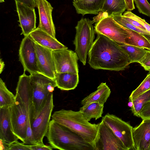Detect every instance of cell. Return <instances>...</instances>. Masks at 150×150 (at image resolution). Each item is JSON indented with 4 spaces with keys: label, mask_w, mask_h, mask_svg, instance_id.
I'll return each instance as SVG.
<instances>
[{
    "label": "cell",
    "mask_w": 150,
    "mask_h": 150,
    "mask_svg": "<svg viewBox=\"0 0 150 150\" xmlns=\"http://www.w3.org/2000/svg\"><path fill=\"white\" fill-rule=\"evenodd\" d=\"M88 54V63L95 69L119 71L130 64L129 56L120 45L103 34L97 33Z\"/></svg>",
    "instance_id": "obj_1"
},
{
    "label": "cell",
    "mask_w": 150,
    "mask_h": 150,
    "mask_svg": "<svg viewBox=\"0 0 150 150\" xmlns=\"http://www.w3.org/2000/svg\"><path fill=\"white\" fill-rule=\"evenodd\" d=\"M51 117L52 120L79 135L93 149L98 133V124L89 122L79 110L75 111L62 109L55 111Z\"/></svg>",
    "instance_id": "obj_2"
},
{
    "label": "cell",
    "mask_w": 150,
    "mask_h": 150,
    "mask_svg": "<svg viewBox=\"0 0 150 150\" xmlns=\"http://www.w3.org/2000/svg\"><path fill=\"white\" fill-rule=\"evenodd\" d=\"M50 145L61 150H94L79 135L54 120L50 121L46 135Z\"/></svg>",
    "instance_id": "obj_3"
},
{
    "label": "cell",
    "mask_w": 150,
    "mask_h": 150,
    "mask_svg": "<svg viewBox=\"0 0 150 150\" xmlns=\"http://www.w3.org/2000/svg\"><path fill=\"white\" fill-rule=\"evenodd\" d=\"M30 76L32 89L33 115L32 122L39 113L49 95L53 93L57 85L55 79L40 73L30 74Z\"/></svg>",
    "instance_id": "obj_4"
},
{
    "label": "cell",
    "mask_w": 150,
    "mask_h": 150,
    "mask_svg": "<svg viewBox=\"0 0 150 150\" xmlns=\"http://www.w3.org/2000/svg\"><path fill=\"white\" fill-rule=\"evenodd\" d=\"M76 34L74 44L75 52L83 65L86 64V59L95 39V31L92 21L82 18L75 27Z\"/></svg>",
    "instance_id": "obj_5"
},
{
    "label": "cell",
    "mask_w": 150,
    "mask_h": 150,
    "mask_svg": "<svg viewBox=\"0 0 150 150\" xmlns=\"http://www.w3.org/2000/svg\"><path fill=\"white\" fill-rule=\"evenodd\" d=\"M15 101L9 108L13 131L23 143L26 135L27 121L30 119L31 104L23 100L19 93L16 92Z\"/></svg>",
    "instance_id": "obj_6"
},
{
    "label": "cell",
    "mask_w": 150,
    "mask_h": 150,
    "mask_svg": "<svg viewBox=\"0 0 150 150\" xmlns=\"http://www.w3.org/2000/svg\"><path fill=\"white\" fill-rule=\"evenodd\" d=\"M54 105L53 93H51L41 110L30 123L33 136L37 144L43 145Z\"/></svg>",
    "instance_id": "obj_7"
},
{
    "label": "cell",
    "mask_w": 150,
    "mask_h": 150,
    "mask_svg": "<svg viewBox=\"0 0 150 150\" xmlns=\"http://www.w3.org/2000/svg\"><path fill=\"white\" fill-rule=\"evenodd\" d=\"M95 32L103 34L119 43L126 44V39L130 37L126 28L119 24L112 16L100 19L95 24Z\"/></svg>",
    "instance_id": "obj_8"
},
{
    "label": "cell",
    "mask_w": 150,
    "mask_h": 150,
    "mask_svg": "<svg viewBox=\"0 0 150 150\" xmlns=\"http://www.w3.org/2000/svg\"><path fill=\"white\" fill-rule=\"evenodd\" d=\"M101 121L109 127L128 149L134 150L132 132L133 127L116 115L108 113Z\"/></svg>",
    "instance_id": "obj_9"
},
{
    "label": "cell",
    "mask_w": 150,
    "mask_h": 150,
    "mask_svg": "<svg viewBox=\"0 0 150 150\" xmlns=\"http://www.w3.org/2000/svg\"><path fill=\"white\" fill-rule=\"evenodd\" d=\"M18 56L24 72L27 71L30 74L39 73L35 42L29 35L24 36L22 40Z\"/></svg>",
    "instance_id": "obj_10"
},
{
    "label": "cell",
    "mask_w": 150,
    "mask_h": 150,
    "mask_svg": "<svg viewBox=\"0 0 150 150\" xmlns=\"http://www.w3.org/2000/svg\"><path fill=\"white\" fill-rule=\"evenodd\" d=\"M94 150H128L104 122L98 124Z\"/></svg>",
    "instance_id": "obj_11"
},
{
    "label": "cell",
    "mask_w": 150,
    "mask_h": 150,
    "mask_svg": "<svg viewBox=\"0 0 150 150\" xmlns=\"http://www.w3.org/2000/svg\"><path fill=\"white\" fill-rule=\"evenodd\" d=\"M56 73H70L78 74V61L76 53L67 48L52 51Z\"/></svg>",
    "instance_id": "obj_12"
},
{
    "label": "cell",
    "mask_w": 150,
    "mask_h": 150,
    "mask_svg": "<svg viewBox=\"0 0 150 150\" xmlns=\"http://www.w3.org/2000/svg\"><path fill=\"white\" fill-rule=\"evenodd\" d=\"M39 73L55 79L56 72L52 51L35 43Z\"/></svg>",
    "instance_id": "obj_13"
},
{
    "label": "cell",
    "mask_w": 150,
    "mask_h": 150,
    "mask_svg": "<svg viewBox=\"0 0 150 150\" xmlns=\"http://www.w3.org/2000/svg\"><path fill=\"white\" fill-rule=\"evenodd\" d=\"M19 26L24 36L28 35L36 28V16L34 8L16 1Z\"/></svg>",
    "instance_id": "obj_14"
},
{
    "label": "cell",
    "mask_w": 150,
    "mask_h": 150,
    "mask_svg": "<svg viewBox=\"0 0 150 150\" xmlns=\"http://www.w3.org/2000/svg\"><path fill=\"white\" fill-rule=\"evenodd\" d=\"M36 3L39 16L38 28L56 38L55 28L52 16L53 7L46 0H36Z\"/></svg>",
    "instance_id": "obj_15"
},
{
    "label": "cell",
    "mask_w": 150,
    "mask_h": 150,
    "mask_svg": "<svg viewBox=\"0 0 150 150\" xmlns=\"http://www.w3.org/2000/svg\"><path fill=\"white\" fill-rule=\"evenodd\" d=\"M132 135L134 150H148L150 142V119L142 120L133 128Z\"/></svg>",
    "instance_id": "obj_16"
},
{
    "label": "cell",
    "mask_w": 150,
    "mask_h": 150,
    "mask_svg": "<svg viewBox=\"0 0 150 150\" xmlns=\"http://www.w3.org/2000/svg\"><path fill=\"white\" fill-rule=\"evenodd\" d=\"M0 139L9 144L19 139L13 131L9 108H0Z\"/></svg>",
    "instance_id": "obj_17"
},
{
    "label": "cell",
    "mask_w": 150,
    "mask_h": 150,
    "mask_svg": "<svg viewBox=\"0 0 150 150\" xmlns=\"http://www.w3.org/2000/svg\"><path fill=\"white\" fill-rule=\"evenodd\" d=\"M29 35L35 43L52 51L68 47L47 33L36 28Z\"/></svg>",
    "instance_id": "obj_18"
},
{
    "label": "cell",
    "mask_w": 150,
    "mask_h": 150,
    "mask_svg": "<svg viewBox=\"0 0 150 150\" xmlns=\"http://www.w3.org/2000/svg\"><path fill=\"white\" fill-rule=\"evenodd\" d=\"M111 91L106 83H101L96 91L84 98L81 101L82 105H86L91 103H97L104 105L110 96Z\"/></svg>",
    "instance_id": "obj_19"
},
{
    "label": "cell",
    "mask_w": 150,
    "mask_h": 150,
    "mask_svg": "<svg viewBox=\"0 0 150 150\" xmlns=\"http://www.w3.org/2000/svg\"><path fill=\"white\" fill-rule=\"evenodd\" d=\"M105 0H79L73 1L77 13L83 16L87 14H98Z\"/></svg>",
    "instance_id": "obj_20"
},
{
    "label": "cell",
    "mask_w": 150,
    "mask_h": 150,
    "mask_svg": "<svg viewBox=\"0 0 150 150\" xmlns=\"http://www.w3.org/2000/svg\"><path fill=\"white\" fill-rule=\"evenodd\" d=\"M55 80L57 87L64 91L75 89L79 82L78 74L70 73H56Z\"/></svg>",
    "instance_id": "obj_21"
},
{
    "label": "cell",
    "mask_w": 150,
    "mask_h": 150,
    "mask_svg": "<svg viewBox=\"0 0 150 150\" xmlns=\"http://www.w3.org/2000/svg\"><path fill=\"white\" fill-rule=\"evenodd\" d=\"M126 9L125 0H105L100 11L104 17L122 14Z\"/></svg>",
    "instance_id": "obj_22"
},
{
    "label": "cell",
    "mask_w": 150,
    "mask_h": 150,
    "mask_svg": "<svg viewBox=\"0 0 150 150\" xmlns=\"http://www.w3.org/2000/svg\"><path fill=\"white\" fill-rule=\"evenodd\" d=\"M104 105L98 103H91L81 107L79 111L83 116L88 121L92 118L96 120L102 117Z\"/></svg>",
    "instance_id": "obj_23"
},
{
    "label": "cell",
    "mask_w": 150,
    "mask_h": 150,
    "mask_svg": "<svg viewBox=\"0 0 150 150\" xmlns=\"http://www.w3.org/2000/svg\"><path fill=\"white\" fill-rule=\"evenodd\" d=\"M126 29L130 36L126 39V44L150 50V41L143 34L135 31Z\"/></svg>",
    "instance_id": "obj_24"
},
{
    "label": "cell",
    "mask_w": 150,
    "mask_h": 150,
    "mask_svg": "<svg viewBox=\"0 0 150 150\" xmlns=\"http://www.w3.org/2000/svg\"><path fill=\"white\" fill-rule=\"evenodd\" d=\"M119 43L127 54L130 63L139 62L146 55L148 50L134 46Z\"/></svg>",
    "instance_id": "obj_25"
},
{
    "label": "cell",
    "mask_w": 150,
    "mask_h": 150,
    "mask_svg": "<svg viewBox=\"0 0 150 150\" xmlns=\"http://www.w3.org/2000/svg\"><path fill=\"white\" fill-rule=\"evenodd\" d=\"M16 96L7 88L5 83L0 79V108H10L14 103Z\"/></svg>",
    "instance_id": "obj_26"
},
{
    "label": "cell",
    "mask_w": 150,
    "mask_h": 150,
    "mask_svg": "<svg viewBox=\"0 0 150 150\" xmlns=\"http://www.w3.org/2000/svg\"><path fill=\"white\" fill-rule=\"evenodd\" d=\"M150 100V89L133 98L129 102H132L131 110L134 115L139 117L140 112L143 106Z\"/></svg>",
    "instance_id": "obj_27"
},
{
    "label": "cell",
    "mask_w": 150,
    "mask_h": 150,
    "mask_svg": "<svg viewBox=\"0 0 150 150\" xmlns=\"http://www.w3.org/2000/svg\"><path fill=\"white\" fill-rule=\"evenodd\" d=\"M114 20L123 27L127 29L135 31L142 34L150 35L146 30L136 27L126 20L122 14L112 16Z\"/></svg>",
    "instance_id": "obj_28"
},
{
    "label": "cell",
    "mask_w": 150,
    "mask_h": 150,
    "mask_svg": "<svg viewBox=\"0 0 150 150\" xmlns=\"http://www.w3.org/2000/svg\"><path fill=\"white\" fill-rule=\"evenodd\" d=\"M150 89V73L149 72L140 85L131 93L129 101L140 94Z\"/></svg>",
    "instance_id": "obj_29"
},
{
    "label": "cell",
    "mask_w": 150,
    "mask_h": 150,
    "mask_svg": "<svg viewBox=\"0 0 150 150\" xmlns=\"http://www.w3.org/2000/svg\"><path fill=\"white\" fill-rule=\"evenodd\" d=\"M139 12L150 17V4L147 0H133Z\"/></svg>",
    "instance_id": "obj_30"
},
{
    "label": "cell",
    "mask_w": 150,
    "mask_h": 150,
    "mask_svg": "<svg viewBox=\"0 0 150 150\" xmlns=\"http://www.w3.org/2000/svg\"><path fill=\"white\" fill-rule=\"evenodd\" d=\"M123 16L131 18L137 21L144 27L147 31L150 33V25L147 23L144 19L134 14L130 11H125Z\"/></svg>",
    "instance_id": "obj_31"
},
{
    "label": "cell",
    "mask_w": 150,
    "mask_h": 150,
    "mask_svg": "<svg viewBox=\"0 0 150 150\" xmlns=\"http://www.w3.org/2000/svg\"><path fill=\"white\" fill-rule=\"evenodd\" d=\"M24 144L28 145L37 144L34 138L31 126L30 118H28L27 121L26 135Z\"/></svg>",
    "instance_id": "obj_32"
},
{
    "label": "cell",
    "mask_w": 150,
    "mask_h": 150,
    "mask_svg": "<svg viewBox=\"0 0 150 150\" xmlns=\"http://www.w3.org/2000/svg\"><path fill=\"white\" fill-rule=\"evenodd\" d=\"M31 150L30 145H28L20 143L18 141L9 144L8 150Z\"/></svg>",
    "instance_id": "obj_33"
},
{
    "label": "cell",
    "mask_w": 150,
    "mask_h": 150,
    "mask_svg": "<svg viewBox=\"0 0 150 150\" xmlns=\"http://www.w3.org/2000/svg\"><path fill=\"white\" fill-rule=\"evenodd\" d=\"M139 117L142 120L150 119V100L143 106L140 112Z\"/></svg>",
    "instance_id": "obj_34"
},
{
    "label": "cell",
    "mask_w": 150,
    "mask_h": 150,
    "mask_svg": "<svg viewBox=\"0 0 150 150\" xmlns=\"http://www.w3.org/2000/svg\"><path fill=\"white\" fill-rule=\"evenodd\" d=\"M146 71H150V50H148L146 55L139 63Z\"/></svg>",
    "instance_id": "obj_35"
},
{
    "label": "cell",
    "mask_w": 150,
    "mask_h": 150,
    "mask_svg": "<svg viewBox=\"0 0 150 150\" xmlns=\"http://www.w3.org/2000/svg\"><path fill=\"white\" fill-rule=\"evenodd\" d=\"M31 150H52L53 148L50 146L45 145L36 144L30 145Z\"/></svg>",
    "instance_id": "obj_36"
},
{
    "label": "cell",
    "mask_w": 150,
    "mask_h": 150,
    "mask_svg": "<svg viewBox=\"0 0 150 150\" xmlns=\"http://www.w3.org/2000/svg\"><path fill=\"white\" fill-rule=\"evenodd\" d=\"M29 6L34 8L36 7V0H15Z\"/></svg>",
    "instance_id": "obj_37"
},
{
    "label": "cell",
    "mask_w": 150,
    "mask_h": 150,
    "mask_svg": "<svg viewBox=\"0 0 150 150\" xmlns=\"http://www.w3.org/2000/svg\"><path fill=\"white\" fill-rule=\"evenodd\" d=\"M123 17L126 20L129 22L130 23H131L133 25L137 28L146 31L145 28H144V27L137 21L128 17H125L124 16Z\"/></svg>",
    "instance_id": "obj_38"
},
{
    "label": "cell",
    "mask_w": 150,
    "mask_h": 150,
    "mask_svg": "<svg viewBox=\"0 0 150 150\" xmlns=\"http://www.w3.org/2000/svg\"><path fill=\"white\" fill-rule=\"evenodd\" d=\"M126 9L127 11H131L135 9V6L133 0H125Z\"/></svg>",
    "instance_id": "obj_39"
},
{
    "label": "cell",
    "mask_w": 150,
    "mask_h": 150,
    "mask_svg": "<svg viewBox=\"0 0 150 150\" xmlns=\"http://www.w3.org/2000/svg\"><path fill=\"white\" fill-rule=\"evenodd\" d=\"M0 140V150H8V146L9 143L3 140Z\"/></svg>",
    "instance_id": "obj_40"
},
{
    "label": "cell",
    "mask_w": 150,
    "mask_h": 150,
    "mask_svg": "<svg viewBox=\"0 0 150 150\" xmlns=\"http://www.w3.org/2000/svg\"><path fill=\"white\" fill-rule=\"evenodd\" d=\"M5 65L4 62L2 60V59H0V73L1 74L3 71Z\"/></svg>",
    "instance_id": "obj_41"
},
{
    "label": "cell",
    "mask_w": 150,
    "mask_h": 150,
    "mask_svg": "<svg viewBox=\"0 0 150 150\" xmlns=\"http://www.w3.org/2000/svg\"><path fill=\"white\" fill-rule=\"evenodd\" d=\"M143 35L147 39L150 41V35L149 34H143Z\"/></svg>",
    "instance_id": "obj_42"
},
{
    "label": "cell",
    "mask_w": 150,
    "mask_h": 150,
    "mask_svg": "<svg viewBox=\"0 0 150 150\" xmlns=\"http://www.w3.org/2000/svg\"><path fill=\"white\" fill-rule=\"evenodd\" d=\"M73 0V2H77L79 1V0Z\"/></svg>",
    "instance_id": "obj_43"
},
{
    "label": "cell",
    "mask_w": 150,
    "mask_h": 150,
    "mask_svg": "<svg viewBox=\"0 0 150 150\" xmlns=\"http://www.w3.org/2000/svg\"><path fill=\"white\" fill-rule=\"evenodd\" d=\"M0 2H4V0H0Z\"/></svg>",
    "instance_id": "obj_44"
},
{
    "label": "cell",
    "mask_w": 150,
    "mask_h": 150,
    "mask_svg": "<svg viewBox=\"0 0 150 150\" xmlns=\"http://www.w3.org/2000/svg\"><path fill=\"white\" fill-rule=\"evenodd\" d=\"M148 150H150V144H149V147Z\"/></svg>",
    "instance_id": "obj_45"
},
{
    "label": "cell",
    "mask_w": 150,
    "mask_h": 150,
    "mask_svg": "<svg viewBox=\"0 0 150 150\" xmlns=\"http://www.w3.org/2000/svg\"><path fill=\"white\" fill-rule=\"evenodd\" d=\"M150 73V71H149V72Z\"/></svg>",
    "instance_id": "obj_46"
}]
</instances>
